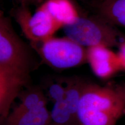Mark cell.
<instances>
[{"label":"cell","instance_id":"1","mask_svg":"<svg viewBox=\"0 0 125 125\" xmlns=\"http://www.w3.org/2000/svg\"><path fill=\"white\" fill-rule=\"evenodd\" d=\"M122 115V103L114 87L86 84L78 105V125H115Z\"/></svg>","mask_w":125,"mask_h":125},{"label":"cell","instance_id":"17","mask_svg":"<svg viewBox=\"0 0 125 125\" xmlns=\"http://www.w3.org/2000/svg\"><path fill=\"white\" fill-rule=\"evenodd\" d=\"M22 5L28 6L29 5L41 4L43 0H15Z\"/></svg>","mask_w":125,"mask_h":125},{"label":"cell","instance_id":"12","mask_svg":"<svg viewBox=\"0 0 125 125\" xmlns=\"http://www.w3.org/2000/svg\"><path fill=\"white\" fill-rule=\"evenodd\" d=\"M45 106L44 97L40 92H32L25 96L16 108H15L9 116H15L23 112Z\"/></svg>","mask_w":125,"mask_h":125},{"label":"cell","instance_id":"5","mask_svg":"<svg viewBox=\"0 0 125 125\" xmlns=\"http://www.w3.org/2000/svg\"><path fill=\"white\" fill-rule=\"evenodd\" d=\"M15 18L25 37L34 44L53 37L60 26L53 19L42 4L33 14L27 6L20 5L16 9Z\"/></svg>","mask_w":125,"mask_h":125},{"label":"cell","instance_id":"7","mask_svg":"<svg viewBox=\"0 0 125 125\" xmlns=\"http://www.w3.org/2000/svg\"><path fill=\"white\" fill-rule=\"evenodd\" d=\"M42 5L62 29L74 23L79 16L78 10L71 0H46Z\"/></svg>","mask_w":125,"mask_h":125},{"label":"cell","instance_id":"15","mask_svg":"<svg viewBox=\"0 0 125 125\" xmlns=\"http://www.w3.org/2000/svg\"><path fill=\"white\" fill-rule=\"evenodd\" d=\"M119 47V51L117 53L119 59L122 70H125V40L120 43Z\"/></svg>","mask_w":125,"mask_h":125},{"label":"cell","instance_id":"6","mask_svg":"<svg viewBox=\"0 0 125 125\" xmlns=\"http://www.w3.org/2000/svg\"><path fill=\"white\" fill-rule=\"evenodd\" d=\"M87 62L94 74L101 79H109L122 70L118 54L106 46L87 48Z\"/></svg>","mask_w":125,"mask_h":125},{"label":"cell","instance_id":"9","mask_svg":"<svg viewBox=\"0 0 125 125\" xmlns=\"http://www.w3.org/2000/svg\"><path fill=\"white\" fill-rule=\"evenodd\" d=\"M51 121V112L46 106H42L15 116H9L7 125H48Z\"/></svg>","mask_w":125,"mask_h":125},{"label":"cell","instance_id":"8","mask_svg":"<svg viewBox=\"0 0 125 125\" xmlns=\"http://www.w3.org/2000/svg\"><path fill=\"white\" fill-rule=\"evenodd\" d=\"M98 16L108 23L125 29V0H106L98 2Z\"/></svg>","mask_w":125,"mask_h":125},{"label":"cell","instance_id":"14","mask_svg":"<svg viewBox=\"0 0 125 125\" xmlns=\"http://www.w3.org/2000/svg\"><path fill=\"white\" fill-rule=\"evenodd\" d=\"M114 88L121 98L123 105V115H125V83L116 84Z\"/></svg>","mask_w":125,"mask_h":125},{"label":"cell","instance_id":"4","mask_svg":"<svg viewBox=\"0 0 125 125\" xmlns=\"http://www.w3.org/2000/svg\"><path fill=\"white\" fill-rule=\"evenodd\" d=\"M30 62L24 43L7 20L0 18V67L26 76Z\"/></svg>","mask_w":125,"mask_h":125},{"label":"cell","instance_id":"3","mask_svg":"<svg viewBox=\"0 0 125 125\" xmlns=\"http://www.w3.org/2000/svg\"><path fill=\"white\" fill-rule=\"evenodd\" d=\"M40 45L39 51L48 64L58 69H67L87 62V49L65 36L52 37Z\"/></svg>","mask_w":125,"mask_h":125},{"label":"cell","instance_id":"16","mask_svg":"<svg viewBox=\"0 0 125 125\" xmlns=\"http://www.w3.org/2000/svg\"><path fill=\"white\" fill-rule=\"evenodd\" d=\"M13 75H22L18 73H16L15 72L9 71V70H6L5 68H3L2 67H0V79H2V78L8 77V76H13Z\"/></svg>","mask_w":125,"mask_h":125},{"label":"cell","instance_id":"11","mask_svg":"<svg viewBox=\"0 0 125 125\" xmlns=\"http://www.w3.org/2000/svg\"><path fill=\"white\" fill-rule=\"evenodd\" d=\"M51 117V121L59 125H67L71 121H76L78 122L77 118L71 112L64 98L54 102Z\"/></svg>","mask_w":125,"mask_h":125},{"label":"cell","instance_id":"2","mask_svg":"<svg viewBox=\"0 0 125 125\" xmlns=\"http://www.w3.org/2000/svg\"><path fill=\"white\" fill-rule=\"evenodd\" d=\"M66 37L84 48L104 46H118L125 40L113 25L98 16L78 17L74 23L62 28Z\"/></svg>","mask_w":125,"mask_h":125},{"label":"cell","instance_id":"18","mask_svg":"<svg viewBox=\"0 0 125 125\" xmlns=\"http://www.w3.org/2000/svg\"><path fill=\"white\" fill-rule=\"evenodd\" d=\"M3 15H4V13H3V12L2 11V10H0V18H2Z\"/></svg>","mask_w":125,"mask_h":125},{"label":"cell","instance_id":"13","mask_svg":"<svg viewBox=\"0 0 125 125\" xmlns=\"http://www.w3.org/2000/svg\"><path fill=\"white\" fill-rule=\"evenodd\" d=\"M49 94L54 101L61 100L64 98L65 88L59 84H54L49 89Z\"/></svg>","mask_w":125,"mask_h":125},{"label":"cell","instance_id":"10","mask_svg":"<svg viewBox=\"0 0 125 125\" xmlns=\"http://www.w3.org/2000/svg\"><path fill=\"white\" fill-rule=\"evenodd\" d=\"M25 76L13 75L0 79V114L8 109Z\"/></svg>","mask_w":125,"mask_h":125},{"label":"cell","instance_id":"19","mask_svg":"<svg viewBox=\"0 0 125 125\" xmlns=\"http://www.w3.org/2000/svg\"><path fill=\"white\" fill-rule=\"evenodd\" d=\"M98 2H103V1H106V0H96Z\"/></svg>","mask_w":125,"mask_h":125}]
</instances>
